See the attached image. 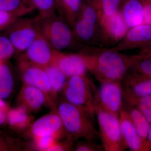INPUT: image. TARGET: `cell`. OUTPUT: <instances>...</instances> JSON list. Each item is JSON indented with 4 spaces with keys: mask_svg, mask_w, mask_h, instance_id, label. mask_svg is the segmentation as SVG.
Wrapping results in <instances>:
<instances>
[{
    "mask_svg": "<svg viewBox=\"0 0 151 151\" xmlns=\"http://www.w3.org/2000/svg\"><path fill=\"white\" fill-rule=\"evenodd\" d=\"M88 71L101 84L120 82L132 67V57L110 49L89 48L83 52Z\"/></svg>",
    "mask_w": 151,
    "mask_h": 151,
    "instance_id": "cell-1",
    "label": "cell"
},
{
    "mask_svg": "<svg viewBox=\"0 0 151 151\" xmlns=\"http://www.w3.org/2000/svg\"><path fill=\"white\" fill-rule=\"evenodd\" d=\"M56 112L62 120L67 137L75 141L83 138L97 143L100 139L94 109L77 106L63 98L58 103Z\"/></svg>",
    "mask_w": 151,
    "mask_h": 151,
    "instance_id": "cell-2",
    "label": "cell"
},
{
    "mask_svg": "<svg viewBox=\"0 0 151 151\" xmlns=\"http://www.w3.org/2000/svg\"><path fill=\"white\" fill-rule=\"evenodd\" d=\"M36 21L40 34L53 49L62 51L82 47L70 25L61 17L39 15L36 17Z\"/></svg>",
    "mask_w": 151,
    "mask_h": 151,
    "instance_id": "cell-3",
    "label": "cell"
},
{
    "mask_svg": "<svg viewBox=\"0 0 151 151\" xmlns=\"http://www.w3.org/2000/svg\"><path fill=\"white\" fill-rule=\"evenodd\" d=\"M99 126V135L105 151H124L127 149L122 136L119 117L94 105Z\"/></svg>",
    "mask_w": 151,
    "mask_h": 151,
    "instance_id": "cell-4",
    "label": "cell"
},
{
    "mask_svg": "<svg viewBox=\"0 0 151 151\" xmlns=\"http://www.w3.org/2000/svg\"><path fill=\"white\" fill-rule=\"evenodd\" d=\"M97 88L86 74L68 78L62 90L63 98L74 105L94 109Z\"/></svg>",
    "mask_w": 151,
    "mask_h": 151,
    "instance_id": "cell-5",
    "label": "cell"
},
{
    "mask_svg": "<svg viewBox=\"0 0 151 151\" xmlns=\"http://www.w3.org/2000/svg\"><path fill=\"white\" fill-rule=\"evenodd\" d=\"M16 52L23 53L40 34L36 17L17 18L4 31Z\"/></svg>",
    "mask_w": 151,
    "mask_h": 151,
    "instance_id": "cell-6",
    "label": "cell"
},
{
    "mask_svg": "<svg viewBox=\"0 0 151 151\" xmlns=\"http://www.w3.org/2000/svg\"><path fill=\"white\" fill-rule=\"evenodd\" d=\"M98 21L99 15L97 9L87 2H83L78 17L72 27L79 42L89 43L94 40Z\"/></svg>",
    "mask_w": 151,
    "mask_h": 151,
    "instance_id": "cell-7",
    "label": "cell"
},
{
    "mask_svg": "<svg viewBox=\"0 0 151 151\" xmlns=\"http://www.w3.org/2000/svg\"><path fill=\"white\" fill-rule=\"evenodd\" d=\"M124 103L120 82H109L102 83L97 89L94 105L103 111L119 117Z\"/></svg>",
    "mask_w": 151,
    "mask_h": 151,
    "instance_id": "cell-8",
    "label": "cell"
},
{
    "mask_svg": "<svg viewBox=\"0 0 151 151\" xmlns=\"http://www.w3.org/2000/svg\"><path fill=\"white\" fill-rule=\"evenodd\" d=\"M124 102L151 95V78L131 68L120 81Z\"/></svg>",
    "mask_w": 151,
    "mask_h": 151,
    "instance_id": "cell-9",
    "label": "cell"
},
{
    "mask_svg": "<svg viewBox=\"0 0 151 151\" xmlns=\"http://www.w3.org/2000/svg\"><path fill=\"white\" fill-rule=\"evenodd\" d=\"M24 134L32 139L49 136L59 139L67 137L62 120L57 113L46 114L33 122L25 131Z\"/></svg>",
    "mask_w": 151,
    "mask_h": 151,
    "instance_id": "cell-10",
    "label": "cell"
},
{
    "mask_svg": "<svg viewBox=\"0 0 151 151\" xmlns=\"http://www.w3.org/2000/svg\"><path fill=\"white\" fill-rule=\"evenodd\" d=\"M122 51L127 50L139 48L142 51L151 49V25L142 24L130 28L119 43L111 48Z\"/></svg>",
    "mask_w": 151,
    "mask_h": 151,
    "instance_id": "cell-11",
    "label": "cell"
},
{
    "mask_svg": "<svg viewBox=\"0 0 151 151\" xmlns=\"http://www.w3.org/2000/svg\"><path fill=\"white\" fill-rule=\"evenodd\" d=\"M19 68L24 84L34 86L43 91L50 98L54 96L51 85L42 68L19 58Z\"/></svg>",
    "mask_w": 151,
    "mask_h": 151,
    "instance_id": "cell-12",
    "label": "cell"
},
{
    "mask_svg": "<svg viewBox=\"0 0 151 151\" xmlns=\"http://www.w3.org/2000/svg\"><path fill=\"white\" fill-rule=\"evenodd\" d=\"M68 78L76 75L86 74V59L83 53L68 54L53 49L52 62Z\"/></svg>",
    "mask_w": 151,
    "mask_h": 151,
    "instance_id": "cell-13",
    "label": "cell"
},
{
    "mask_svg": "<svg viewBox=\"0 0 151 151\" xmlns=\"http://www.w3.org/2000/svg\"><path fill=\"white\" fill-rule=\"evenodd\" d=\"M53 49L40 34L19 58L43 68L52 62Z\"/></svg>",
    "mask_w": 151,
    "mask_h": 151,
    "instance_id": "cell-14",
    "label": "cell"
},
{
    "mask_svg": "<svg viewBox=\"0 0 151 151\" xmlns=\"http://www.w3.org/2000/svg\"><path fill=\"white\" fill-rule=\"evenodd\" d=\"M99 23L103 38L115 43L121 41L129 29L119 10L111 15L99 16Z\"/></svg>",
    "mask_w": 151,
    "mask_h": 151,
    "instance_id": "cell-15",
    "label": "cell"
},
{
    "mask_svg": "<svg viewBox=\"0 0 151 151\" xmlns=\"http://www.w3.org/2000/svg\"><path fill=\"white\" fill-rule=\"evenodd\" d=\"M119 121L122 136L127 149L133 151H143L144 144L127 111L123 108Z\"/></svg>",
    "mask_w": 151,
    "mask_h": 151,
    "instance_id": "cell-16",
    "label": "cell"
},
{
    "mask_svg": "<svg viewBox=\"0 0 151 151\" xmlns=\"http://www.w3.org/2000/svg\"><path fill=\"white\" fill-rule=\"evenodd\" d=\"M19 97L20 103L26 106L29 111L32 112L40 110L49 100L48 96L40 89L25 84Z\"/></svg>",
    "mask_w": 151,
    "mask_h": 151,
    "instance_id": "cell-17",
    "label": "cell"
},
{
    "mask_svg": "<svg viewBox=\"0 0 151 151\" xmlns=\"http://www.w3.org/2000/svg\"><path fill=\"white\" fill-rule=\"evenodd\" d=\"M121 12L129 28L143 23L144 9L141 0H125Z\"/></svg>",
    "mask_w": 151,
    "mask_h": 151,
    "instance_id": "cell-18",
    "label": "cell"
},
{
    "mask_svg": "<svg viewBox=\"0 0 151 151\" xmlns=\"http://www.w3.org/2000/svg\"><path fill=\"white\" fill-rule=\"evenodd\" d=\"M57 11L60 17L73 27L78 17L82 5L81 0H55Z\"/></svg>",
    "mask_w": 151,
    "mask_h": 151,
    "instance_id": "cell-19",
    "label": "cell"
},
{
    "mask_svg": "<svg viewBox=\"0 0 151 151\" xmlns=\"http://www.w3.org/2000/svg\"><path fill=\"white\" fill-rule=\"evenodd\" d=\"M123 108L129 114L139 136L145 143L147 138L151 124L142 112L135 106L124 103Z\"/></svg>",
    "mask_w": 151,
    "mask_h": 151,
    "instance_id": "cell-20",
    "label": "cell"
},
{
    "mask_svg": "<svg viewBox=\"0 0 151 151\" xmlns=\"http://www.w3.org/2000/svg\"><path fill=\"white\" fill-rule=\"evenodd\" d=\"M7 122L14 129L21 132L25 131L32 123L33 117L28 113H24L17 108L9 109L7 113Z\"/></svg>",
    "mask_w": 151,
    "mask_h": 151,
    "instance_id": "cell-21",
    "label": "cell"
},
{
    "mask_svg": "<svg viewBox=\"0 0 151 151\" xmlns=\"http://www.w3.org/2000/svg\"><path fill=\"white\" fill-rule=\"evenodd\" d=\"M43 68L48 77L52 92L56 95L63 89L68 77L53 63L51 62Z\"/></svg>",
    "mask_w": 151,
    "mask_h": 151,
    "instance_id": "cell-22",
    "label": "cell"
},
{
    "mask_svg": "<svg viewBox=\"0 0 151 151\" xmlns=\"http://www.w3.org/2000/svg\"><path fill=\"white\" fill-rule=\"evenodd\" d=\"M4 61L0 63V98L3 100L10 96L14 86L12 71Z\"/></svg>",
    "mask_w": 151,
    "mask_h": 151,
    "instance_id": "cell-23",
    "label": "cell"
},
{
    "mask_svg": "<svg viewBox=\"0 0 151 151\" xmlns=\"http://www.w3.org/2000/svg\"><path fill=\"white\" fill-rule=\"evenodd\" d=\"M35 9L28 7L22 0H0V11L20 17L31 12Z\"/></svg>",
    "mask_w": 151,
    "mask_h": 151,
    "instance_id": "cell-24",
    "label": "cell"
},
{
    "mask_svg": "<svg viewBox=\"0 0 151 151\" xmlns=\"http://www.w3.org/2000/svg\"><path fill=\"white\" fill-rule=\"evenodd\" d=\"M33 7L36 9L41 17L56 15L57 7L55 0H31Z\"/></svg>",
    "mask_w": 151,
    "mask_h": 151,
    "instance_id": "cell-25",
    "label": "cell"
},
{
    "mask_svg": "<svg viewBox=\"0 0 151 151\" xmlns=\"http://www.w3.org/2000/svg\"><path fill=\"white\" fill-rule=\"evenodd\" d=\"M122 0H99L100 15L110 16L119 10Z\"/></svg>",
    "mask_w": 151,
    "mask_h": 151,
    "instance_id": "cell-26",
    "label": "cell"
},
{
    "mask_svg": "<svg viewBox=\"0 0 151 151\" xmlns=\"http://www.w3.org/2000/svg\"><path fill=\"white\" fill-rule=\"evenodd\" d=\"M16 52L12 44L6 35H0V60L5 61Z\"/></svg>",
    "mask_w": 151,
    "mask_h": 151,
    "instance_id": "cell-27",
    "label": "cell"
},
{
    "mask_svg": "<svg viewBox=\"0 0 151 151\" xmlns=\"http://www.w3.org/2000/svg\"><path fill=\"white\" fill-rule=\"evenodd\" d=\"M131 57L132 59V67L151 78V60L142 59L135 55H132Z\"/></svg>",
    "mask_w": 151,
    "mask_h": 151,
    "instance_id": "cell-28",
    "label": "cell"
},
{
    "mask_svg": "<svg viewBox=\"0 0 151 151\" xmlns=\"http://www.w3.org/2000/svg\"><path fill=\"white\" fill-rule=\"evenodd\" d=\"M34 147L39 151H47L52 146L59 141L60 139L55 136H44L33 139Z\"/></svg>",
    "mask_w": 151,
    "mask_h": 151,
    "instance_id": "cell-29",
    "label": "cell"
},
{
    "mask_svg": "<svg viewBox=\"0 0 151 151\" xmlns=\"http://www.w3.org/2000/svg\"><path fill=\"white\" fill-rule=\"evenodd\" d=\"M75 141L73 138L67 137L64 140L57 142L47 151H74Z\"/></svg>",
    "mask_w": 151,
    "mask_h": 151,
    "instance_id": "cell-30",
    "label": "cell"
},
{
    "mask_svg": "<svg viewBox=\"0 0 151 151\" xmlns=\"http://www.w3.org/2000/svg\"><path fill=\"white\" fill-rule=\"evenodd\" d=\"M74 151H105L102 144L89 140L82 141L75 145Z\"/></svg>",
    "mask_w": 151,
    "mask_h": 151,
    "instance_id": "cell-31",
    "label": "cell"
},
{
    "mask_svg": "<svg viewBox=\"0 0 151 151\" xmlns=\"http://www.w3.org/2000/svg\"><path fill=\"white\" fill-rule=\"evenodd\" d=\"M17 18L12 14L0 11V31L5 30Z\"/></svg>",
    "mask_w": 151,
    "mask_h": 151,
    "instance_id": "cell-32",
    "label": "cell"
},
{
    "mask_svg": "<svg viewBox=\"0 0 151 151\" xmlns=\"http://www.w3.org/2000/svg\"><path fill=\"white\" fill-rule=\"evenodd\" d=\"M20 143L16 141L12 142H6L5 139H3L1 136H0V151L6 150H23Z\"/></svg>",
    "mask_w": 151,
    "mask_h": 151,
    "instance_id": "cell-33",
    "label": "cell"
},
{
    "mask_svg": "<svg viewBox=\"0 0 151 151\" xmlns=\"http://www.w3.org/2000/svg\"><path fill=\"white\" fill-rule=\"evenodd\" d=\"M144 9L142 24L151 25V0H141Z\"/></svg>",
    "mask_w": 151,
    "mask_h": 151,
    "instance_id": "cell-34",
    "label": "cell"
},
{
    "mask_svg": "<svg viewBox=\"0 0 151 151\" xmlns=\"http://www.w3.org/2000/svg\"><path fill=\"white\" fill-rule=\"evenodd\" d=\"M143 151H151V124L147 138L144 144Z\"/></svg>",
    "mask_w": 151,
    "mask_h": 151,
    "instance_id": "cell-35",
    "label": "cell"
},
{
    "mask_svg": "<svg viewBox=\"0 0 151 151\" xmlns=\"http://www.w3.org/2000/svg\"><path fill=\"white\" fill-rule=\"evenodd\" d=\"M135 55L142 59L151 60V49L147 51L141 52L139 54Z\"/></svg>",
    "mask_w": 151,
    "mask_h": 151,
    "instance_id": "cell-36",
    "label": "cell"
},
{
    "mask_svg": "<svg viewBox=\"0 0 151 151\" xmlns=\"http://www.w3.org/2000/svg\"><path fill=\"white\" fill-rule=\"evenodd\" d=\"M4 100L0 98V111H4L7 113L9 110V106Z\"/></svg>",
    "mask_w": 151,
    "mask_h": 151,
    "instance_id": "cell-37",
    "label": "cell"
},
{
    "mask_svg": "<svg viewBox=\"0 0 151 151\" xmlns=\"http://www.w3.org/2000/svg\"><path fill=\"white\" fill-rule=\"evenodd\" d=\"M7 121V113L5 112L0 111V126L4 124Z\"/></svg>",
    "mask_w": 151,
    "mask_h": 151,
    "instance_id": "cell-38",
    "label": "cell"
},
{
    "mask_svg": "<svg viewBox=\"0 0 151 151\" xmlns=\"http://www.w3.org/2000/svg\"><path fill=\"white\" fill-rule=\"evenodd\" d=\"M86 1L93 6L98 11L99 9V0H86Z\"/></svg>",
    "mask_w": 151,
    "mask_h": 151,
    "instance_id": "cell-39",
    "label": "cell"
},
{
    "mask_svg": "<svg viewBox=\"0 0 151 151\" xmlns=\"http://www.w3.org/2000/svg\"><path fill=\"white\" fill-rule=\"evenodd\" d=\"M22 1L23 3L25 5L27 6L28 7L32 8L35 9L33 7L31 0H22Z\"/></svg>",
    "mask_w": 151,
    "mask_h": 151,
    "instance_id": "cell-40",
    "label": "cell"
},
{
    "mask_svg": "<svg viewBox=\"0 0 151 151\" xmlns=\"http://www.w3.org/2000/svg\"><path fill=\"white\" fill-rule=\"evenodd\" d=\"M1 61H1V60H0V63H1Z\"/></svg>",
    "mask_w": 151,
    "mask_h": 151,
    "instance_id": "cell-41",
    "label": "cell"
}]
</instances>
